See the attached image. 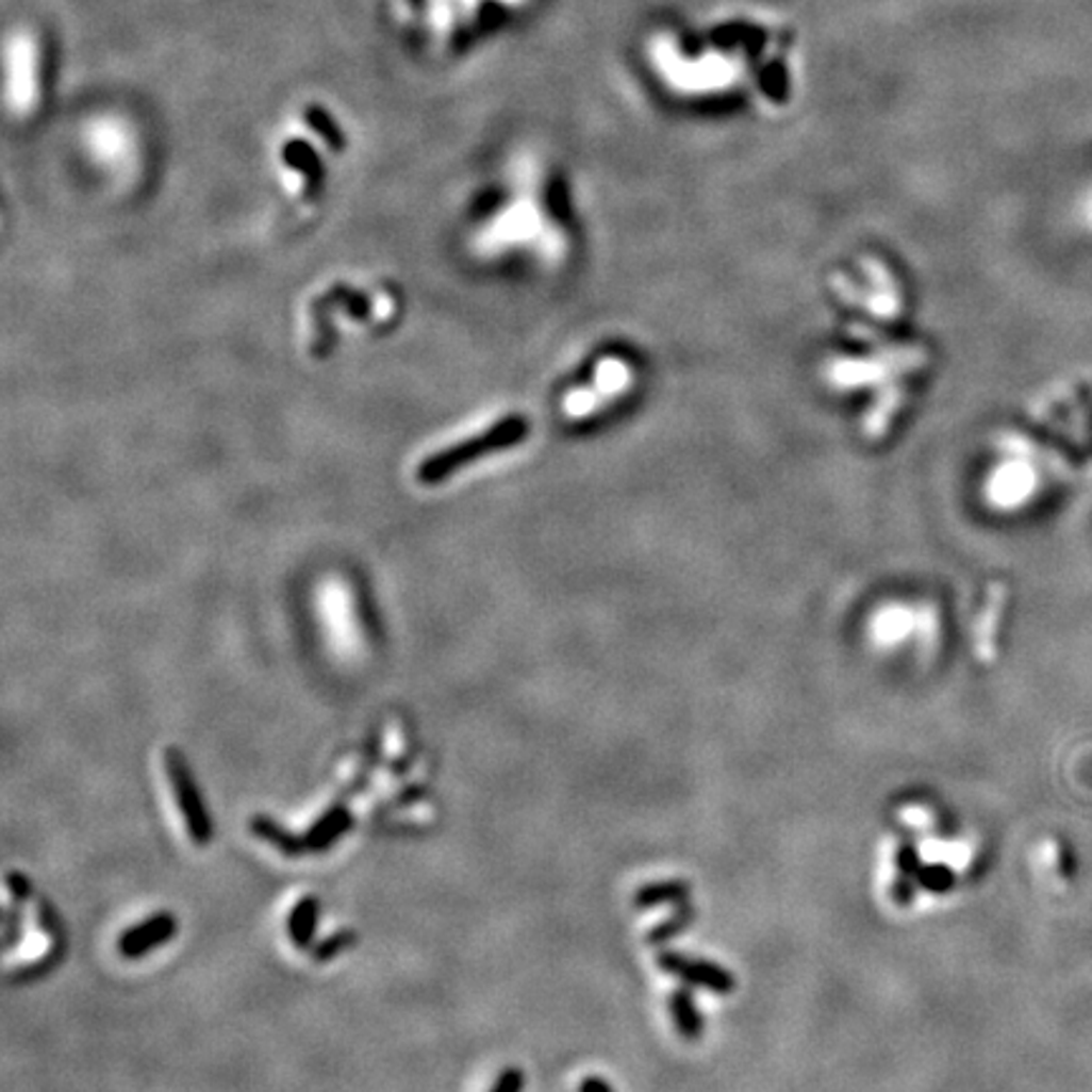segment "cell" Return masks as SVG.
<instances>
[{
    "mask_svg": "<svg viewBox=\"0 0 1092 1092\" xmlns=\"http://www.w3.org/2000/svg\"><path fill=\"white\" fill-rule=\"evenodd\" d=\"M352 943H357V930L344 928V930H336V933L327 936V939L316 943V946L309 950V954H312V961L327 963V961L336 959V956H340V954H344V950L352 946Z\"/></svg>",
    "mask_w": 1092,
    "mask_h": 1092,
    "instance_id": "30bf717a",
    "label": "cell"
},
{
    "mask_svg": "<svg viewBox=\"0 0 1092 1092\" xmlns=\"http://www.w3.org/2000/svg\"><path fill=\"white\" fill-rule=\"evenodd\" d=\"M671 1014H673V1022H676V1027L683 1040L696 1042L704 1037V1020H700L696 1002H693L691 987H680L673 991Z\"/></svg>",
    "mask_w": 1092,
    "mask_h": 1092,
    "instance_id": "52a82bcc",
    "label": "cell"
},
{
    "mask_svg": "<svg viewBox=\"0 0 1092 1092\" xmlns=\"http://www.w3.org/2000/svg\"><path fill=\"white\" fill-rule=\"evenodd\" d=\"M915 886H919V880H906V878H898L893 882V890H890V895H893V900L898 903V906H910L915 898Z\"/></svg>",
    "mask_w": 1092,
    "mask_h": 1092,
    "instance_id": "9a60e30c",
    "label": "cell"
},
{
    "mask_svg": "<svg viewBox=\"0 0 1092 1092\" xmlns=\"http://www.w3.org/2000/svg\"><path fill=\"white\" fill-rule=\"evenodd\" d=\"M165 768L167 777H170L175 799H178L180 814L187 825V834H191L195 845H208L213 840L211 812H208L198 781L193 777V768L178 746H170L165 751Z\"/></svg>",
    "mask_w": 1092,
    "mask_h": 1092,
    "instance_id": "7a4b0ae2",
    "label": "cell"
},
{
    "mask_svg": "<svg viewBox=\"0 0 1092 1092\" xmlns=\"http://www.w3.org/2000/svg\"><path fill=\"white\" fill-rule=\"evenodd\" d=\"M5 880H9V888L13 890V895H16L18 900H29L31 895H33V893H31V890H33V888H31V880L26 878V875H20V873H9V878H5Z\"/></svg>",
    "mask_w": 1092,
    "mask_h": 1092,
    "instance_id": "2e32d148",
    "label": "cell"
},
{
    "mask_svg": "<svg viewBox=\"0 0 1092 1092\" xmlns=\"http://www.w3.org/2000/svg\"><path fill=\"white\" fill-rule=\"evenodd\" d=\"M251 832L259 840L274 845L279 853L288 855V858H296V855L307 853V847H303V838L288 832L286 827L279 825L274 817H268V814H255V817H251Z\"/></svg>",
    "mask_w": 1092,
    "mask_h": 1092,
    "instance_id": "ba28073f",
    "label": "cell"
},
{
    "mask_svg": "<svg viewBox=\"0 0 1092 1092\" xmlns=\"http://www.w3.org/2000/svg\"><path fill=\"white\" fill-rule=\"evenodd\" d=\"M175 936H178V919H175L170 910H160V913H152L150 919L127 928L117 939V950L125 959H142V956L152 954L154 948L170 943Z\"/></svg>",
    "mask_w": 1092,
    "mask_h": 1092,
    "instance_id": "277c9868",
    "label": "cell"
},
{
    "mask_svg": "<svg viewBox=\"0 0 1092 1092\" xmlns=\"http://www.w3.org/2000/svg\"><path fill=\"white\" fill-rule=\"evenodd\" d=\"M696 921V910H693L691 906H680L676 913L671 915V919L660 923V926L652 930L650 936H647V941L652 943V946H658V943H665L667 939H673V936H678L680 930H685L691 923Z\"/></svg>",
    "mask_w": 1092,
    "mask_h": 1092,
    "instance_id": "8fae6325",
    "label": "cell"
},
{
    "mask_svg": "<svg viewBox=\"0 0 1092 1092\" xmlns=\"http://www.w3.org/2000/svg\"><path fill=\"white\" fill-rule=\"evenodd\" d=\"M923 870L919 847L913 842H903L898 849V878L906 880H919V873Z\"/></svg>",
    "mask_w": 1092,
    "mask_h": 1092,
    "instance_id": "4fadbf2b",
    "label": "cell"
},
{
    "mask_svg": "<svg viewBox=\"0 0 1092 1092\" xmlns=\"http://www.w3.org/2000/svg\"><path fill=\"white\" fill-rule=\"evenodd\" d=\"M658 966L663 969V974L676 976V979L685 981L688 987H700L713 991V994H731L737 989V979L728 969L721 966V963L706 961V959H693V956L680 954V950H660L658 954Z\"/></svg>",
    "mask_w": 1092,
    "mask_h": 1092,
    "instance_id": "3957f363",
    "label": "cell"
},
{
    "mask_svg": "<svg viewBox=\"0 0 1092 1092\" xmlns=\"http://www.w3.org/2000/svg\"><path fill=\"white\" fill-rule=\"evenodd\" d=\"M579 1092H615V1090H612V1085L602 1080V1077L590 1075V1077H584L582 1085H579Z\"/></svg>",
    "mask_w": 1092,
    "mask_h": 1092,
    "instance_id": "e0dca14e",
    "label": "cell"
},
{
    "mask_svg": "<svg viewBox=\"0 0 1092 1092\" xmlns=\"http://www.w3.org/2000/svg\"><path fill=\"white\" fill-rule=\"evenodd\" d=\"M526 433H529V423H526L524 417H503V420H498L494 428L485 430V433L468 437V441H461L450 445V448L437 450V453L425 458V461L417 465V481L425 485L441 483L445 478H450L461 468H465L468 463L478 461V458L511 448V445L522 441Z\"/></svg>",
    "mask_w": 1092,
    "mask_h": 1092,
    "instance_id": "6da1fadb",
    "label": "cell"
},
{
    "mask_svg": "<svg viewBox=\"0 0 1092 1092\" xmlns=\"http://www.w3.org/2000/svg\"><path fill=\"white\" fill-rule=\"evenodd\" d=\"M954 882L956 875L946 865H930L919 873V886L930 890V893H948Z\"/></svg>",
    "mask_w": 1092,
    "mask_h": 1092,
    "instance_id": "7c38bea8",
    "label": "cell"
},
{
    "mask_svg": "<svg viewBox=\"0 0 1092 1092\" xmlns=\"http://www.w3.org/2000/svg\"><path fill=\"white\" fill-rule=\"evenodd\" d=\"M319 913L321 903L316 895H303V898L292 908V913H288V939H292V943L299 950H312L316 926H319Z\"/></svg>",
    "mask_w": 1092,
    "mask_h": 1092,
    "instance_id": "8992f818",
    "label": "cell"
},
{
    "mask_svg": "<svg viewBox=\"0 0 1092 1092\" xmlns=\"http://www.w3.org/2000/svg\"><path fill=\"white\" fill-rule=\"evenodd\" d=\"M691 898V882L685 880H660L650 882V886H643L635 893V906L638 908H656L663 906V903H683Z\"/></svg>",
    "mask_w": 1092,
    "mask_h": 1092,
    "instance_id": "9c48e42d",
    "label": "cell"
},
{
    "mask_svg": "<svg viewBox=\"0 0 1092 1092\" xmlns=\"http://www.w3.org/2000/svg\"><path fill=\"white\" fill-rule=\"evenodd\" d=\"M354 825L352 812L347 805H334L301 834L307 853H327L334 842H340Z\"/></svg>",
    "mask_w": 1092,
    "mask_h": 1092,
    "instance_id": "5b68a950",
    "label": "cell"
},
{
    "mask_svg": "<svg viewBox=\"0 0 1092 1092\" xmlns=\"http://www.w3.org/2000/svg\"><path fill=\"white\" fill-rule=\"evenodd\" d=\"M524 1072L518 1068H506L498 1072L494 1088L491 1092H522L524 1090Z\"/></svg>",
    "mask_w": 1092,
    "mask_h": 1092,
    "instance_id": "5bb4252c",
    "label": "cell"
}]
</instances>
